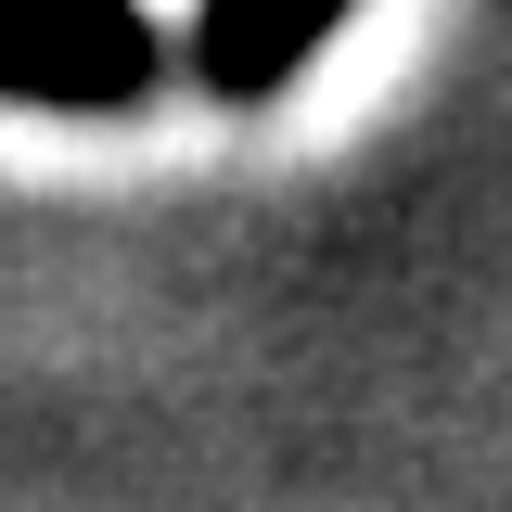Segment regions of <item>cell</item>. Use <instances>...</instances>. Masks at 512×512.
<instances>
[{
  "mask_svg": "<svg viewBox=\"0 0 512 512\" xmlns=\"http://www.w3.org/2000/svg\"><path fill=\"white\" fill-rule=\"evenodd\" d=\"M167 77L141 0H0V103L39 116H128Z\"/></svg>",
  "mask_w": 512,
  "mask_h": 512,
  "instance_id": "6da1fadb",
  "label": "cell"
},
{
  "mask_svg": "<svg viewBox=\"0 0 512 512\" xmlns=\"http://www.w3.org/2000/svg\"><path fill=\"white\" fill-rule=\"evenodd\" d=\"M359 0H192V77H205V103H282L295 90V64L346 26Z\"/></svg>",
  "mask_w": 512,
  "mask_h": 512,
  "instance_id": "7a4b0ae2",
  "label": "cell"
}]
</instances>
